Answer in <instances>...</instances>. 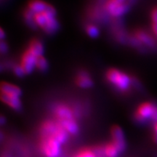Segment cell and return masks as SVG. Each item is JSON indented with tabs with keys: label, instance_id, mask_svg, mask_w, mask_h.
Masks as SVG:
<instances>
[{
	"label": "cell",
	"instance_id": "1",
	"mask_svg": "<svg viewBox=\"0 0 157 157\" xmlns=\"http://www.w3.org/2000/svg\"><path fill=\"white\" fill-rule=\"evenodd\" d=\"M106 80L120 92H127L130 88L132 79L129 75L117 68H111L105 74Z\"/></svg>",
	"mask_w": 157,
	"mask_h": 157
},
{
	"label": "cell",
	"instance_id": "2",
	"mask_svg": "<svg viewBox=\"0 0 157 157\" xmlns=\"http://www.w3.org/2000/svg\"><path fill=\"white\" fill-rule=\"evenodd\" d=\"M61 146L52 137L41 138V151L45 157H60L62 153Z\"/></svg>",
	"mask_w": 157,
	"mask_h": 157
},
{
	"label": "cell",
	"instance_id": "3",
	"mask_svg": "<svg viewBox=\"0 0 157 157\" xmlns=\"http://www.w3.org/2000/svg\"><path fill=\"white\" fill-rule=\"evenodd\" d=\"M156 105V104L151 102H145L140 104L134 114L135 120L139 123H144L148 120H151Z\"/></svg>",
	"mask_w": 157,
	"mask_h": 157
},
{
	"label": "cell",
	"instance_id": "4",
	"mask_svg": "<svg viewBox=\"0 0 157 157\" xmlns=\"http://www.w3.org/2000/svg\"><path fill=\"white\" fill-rule=\"evenodd\" d=\"M129 5L126 3H120L117 0H108L105 4V10L112 17H119L128 12Z\"/></svg>",
	"mask_w": 157,
	"mask_h": 157
},
{
	"label": "cell",
	"instance_id": "5",
	"mask_svg": "<svg viewBox=\"0 0 157 157\" xmlns=\"http://www.w3.org/2000/svg\"><path fill=\"white\" fill-rule=\"evenodd\" d=\"M37 57L31 53L29 49H26L21 58V63L20 65L23 69L24 70L25 74H30L34 71L36 68Z\"/></svg>",
	"mask_w": 157,
	"mask_h": 157
},
{
	"label": "cell",
	"instance_id": "6",
	"mask_svg": "<svg viewBox=\"0 0 157 157\" xmlns=\"http://www.w3.org/2000/svg\"><path fill=\"white\" fill-rule=\"evenodd\" d=\"M111 135L112 143L118 148L119 153L124 151L127 148V143L122 129L117 125L113 126L111 129Z\"/></svg>",
	"mask_w": 157,
	"mask_h": 157
},
{
	"label": "cell",
	"instance_id": "7",
	"mask_svg": "<svg viewBox=\"0 0 157 157\" xmlns=\"http://www.w3.org/2000/svg\"><path fill=\"white\" fill-rule=\"evenodd\" d=\"M53 113L58 121L76 119L74 111L68 105L65 104L59 103L56 105L54 107Z\"/></svg>",
	"mask_w": 157,
	"mask_h": 157
},
{
	"label": "cell",
	"instance_id": "8",
	"mask_svg": "<svg viewBox=\"0 0 157 157\" xmlns=\"http://www.w3.org/2000/svg\"><path fill=\"white\" fill-rule=\"evenodd\" d=\"M60 127V124L57 121L46 120L41 124L40 135L41 138L50 137L55 134L57 129Z\"/></svg>",
	"mask_w": 157,
	"mask_h": 157
},
{
	"label": "cell",
	"instance_id": "9",
	"mask_svg": "<svg viewBox=\"0 0 157 157\" xmlns=\"http://www.w3.org/2000/svg\"><path fill=\"white\" fill-rule=\"evenodd\" d=\"M134 36L138 39L143 46L144 45L149 48H155L156 47V39L146 31L142 29L136 30L134 33Z\"/></svg>",
	"mask_w": 157,
	"mask_h": 157
},
{
	"label": "cell",
	"instance_id": "10",
	"mask_svg": "<svg viewBox=\"0 0 157 157\" xmlns=\"http://www.w3.org/2000/svg\"><path fill=\"white\" fill-rule=\"evenodd\" d=\"M75 82L78 87L81 88H90L93 87V78L86 71H80L76 76Z\"/></svg>",
	"mask_w": 157,
	"mask_h": 157
},
{
	"label": "cell",
	"instance_id": "11",
	"mask_svg": "<svg viewBox=\"0 0 157 157\" xmlns=\"http://www.w3.org/2000/svg\"><path fill=\"white\" fill-rule=\"evenodd\" d=\"M1 100L3 103H5L6 105H7L15 111H20L22 109V103H21L19 97H15V96H10L1 93Z\"/></svg>",
	"mask_w": 157,
	"mask_h": 157
},
{
	"label": "cell",
	"instance_id": "12",
	"mask_svg": "<svg viewBox=\"0 0 157 157\" xmlns=\"http://www.w3.org/2000/svg\"><path fill=\"white\" fill-rule=\"evenodd\" d=\"M1 92L5 95L20 97L22 95V91L21 88L15 84L7 83V82H2L1 84Z\"/></svg>",
	"mask_w": 157,
	"mask_h": 157
},
{
	"label": "cell",
	"instance_id": "13",
	"mask_svg": "<svg viewBox=\"0 0 157 157\" xmlns=\"http://www.w3.org/2000/svg\"><path fill=\"white\" fill-rule=\"evenodd\" d=\"M57 121L61 125L63 128L69 135H76L78 134V132H79V127H78V124L77 122H76V119Z\"/></svg>",
	"mask_w": 157,
	"mask_h": 157
},
{
	"label": "cell",
	"instance_id": "14",
	"mask_svg": "<svg viewBox=\"0 0 157 157\" xmlns=\"http://www.w3.org/2000/svg\"><path fill=\"white\" fill-rule=\"evenodd\" d=\"M49 4L42 0H30L28 3V8L34 14L44 13L48 8Z\"/></svg>",
	"mask_w": 157,
	"mask_h": 157
},
{
	"label": "cell",
	"instance_id": "15",
	"mask_svg": "<svg viewBox=\"0 0 157 157\" xmlns=\"http://www.w3.org/2000/svg\"><path fill=\"white\" fill-rule=\"evenodd\" d=\"M29 51L34 55L35 56L39 58V57L43 56V54H44V45L41 42L40 40L37 39H34L29 42Z\"/></svg>",
	"mask_w": 157,
	"mask_h": 157
},
{
	"label": "cell",
	"instance_id": "16",
	"mask_svg": "<svg viewBox=\"0 0 157 157\" xmlns=\"http://www.w3.org/2000/svg\"><path fill=\"white\" fill-rule=\"evenodd\" d=\"M34 15V13L30 10L28 7L23 11V18H24L25 22L29 25V28H31V29H36L38 28L36 24V22H35Z\"/></svg>",
	"mask_w": 157,
	"mask_h": 157
},
{
	"label": "cell",
	"instance_id": "17",
	"mask_svg": "<svg viewBox=\"0 0 157 157\" xmlns=\"http://www.w3.org/2000/svg\"><path fill=\"white\" fill-rule=\"evenodd\" d=\"M59 29V23L56 17H52L48 21V24L43 29V31L46 33L47 34L52 35L57 32Z\"/></svg>",
	"mask_w": 157,
	"mask_h": 157
},
{
	"label": "cell",
	"instance_id": "18",
	"mask_svg": "<svg viewBox=\"0 0 157 157\" xmlns=\"http://www.w3.org/2000/svg\"><path fill=\"white\" fill-rule=\"evenodd\" d=\"M105 157H117L120 154L118 148L112 142L107 143L104 146Z\"/></svg>",
	"mask_w": 157,
	"mask_h": 157
},
{
	"label": "cell",
	"instance_id": "19",
	"mask_svg": "<svg viewBox=\"0 0 157 157\" xmlns=\"http://www.w3.org/2000/svg\"><path fill=\"white\" fill-rule=\"evenodd\" d=\"M49 64L47 59L44 58V56H41L37 58L36 60V68H37L39 71L44 72L48 69Z\"/></svg>",
	"mask_w": 157,
	"mask_h": 157
},
{
	"label": "cell",
	"instance_id": "20",
	"mask_svg": "<svg viewBox=\"0 0 157 157\" xmlns=\"http://www.w3.org/2000/svg\"><path fill=\"white\" fill-rule=\"evenodd\" d=\"M85 31L88 36L91 38H97L100 34L99 29L95 25L93 24L87 25L85 28Z\"/></svg>",
	"mask_w": 157,
	"mask_h": 157
},
{
	"label": "cell",
	"instance_id": "21",
	"mask_svg": "<svg viewBox=\"0 0 157 157\" xmlns=\"http://www.w3.org/2000/svg\"><path fill=\"white\" fill-rule=\"evenodd\" d=\"M151 17L152 30L154 31L155 35L157 36V7H154L152 10Z\"/></svg>",
	"mask_w": 157,
	"mask_h": 157
},
{
	"label": "cell",
	"instance_id": "22",
	"mask_svg": "<svg viewBox=\"0 0 157 157\" xmlns=\"http://www.w3.org/2000/svg\"><path fill=\"white\" fill-rule=\"evenodd\" d=\"M74 157H96L93 149L84 148L78 151Z\"/></svg>",
	"mask_w": 157,
	"mask_h": 157
},
{
	"label": "cell",
	"instance_id": "23",
	"mask_svg": "<svg viewBox=\"0 0 157 157\" xmlns=\"http://www.w3.org/2000/svg\"><path fill=\"white\" fill-rule=\"evenodd\" d=\"M13 71L15 74V76H17V77H23V76L25 75V73L24 70L23 69V68L21 67V65H14L13 67Z\"/></svg>",
	"mask_w": 157,
	"mask_h": 157
},
{
	"label": "cell",
	"instance_id": "24",
	"mask_svg": "<svg viewBox=\"0 0 157 157\" xmlns=\"http://www.w3.org/2000/svg\"><path fill=\"white\" fill-rule=\"evenodd\" d=\"M93 151L94 154H95L96 157H105L104 146H98L94 147Z\"/></svg>",
	"mask_w": 157,
	"mask_h": 157
},
{
	"label": "cell",
	"instance_id": "25",
	"mask_svg": "<svg viewBox=\"0 0 157 157\" xmlns=\"http://www.w3.org/2000/svg\"><path fill=\"white\" fill-rule=\"evenodd\" d=\"M8 50V46H7V43L4 42V41H2L1 44H0V51L2 54L6 53Z\"/></svg>",
	"mask_w": 157,
	"mask_h": 157
},
{
	"label": "cell",
	"instance_id": "26",
	"mask_svg": "<svg viewBox=\"0 0 157 157\" xmlns=\"http://www.w3.org/2000/svg\"><path fill=\"white\" fill-rule=\"evenodd\" d=\"M153 138H154V142L157 143V122L154 124V136H153Z\"/></svg>",
	"mask_w": 157,
	"mask_h": 157
},
{
	"label": "cell",
	"instance_id": "27",
	"mask_svg": "<svg viewBox=\"0 0 157 157\" xmlns=\"http://www.w3.org/2000/svg\"><path fill=\"white\" fill-rule=\"evenodd\" d=\"M0 32H1V36H0V37H1L2 41H4V39H5V32H4V30L2 29H0Z\"/></svg>",
	"mask_w": 157,
	"mask_h": 157
},
{
	"label": "cell",
	"instance_id": "28",
	"mask_svg": "<svg viewBox=\"0 0 157 157\" xmlns=\"http://www.w3.org/2000/svg\"><path fill=\"white\" fill-rule=\"evenodd\" d=\"M0 122H1L2 124H5V117H3V116H2V117H1V119H0Z\"/></svg>",
	"mask_w": 157,
	"mask_h": 157
},
{
	"label": "cell",
	"instance_id": "29",
	"mask_svg": "<svg viewBox=\"0 0 157 157\" xmlns=\"http://www.w3.org/2000/svg\"><path fill=\"white\" fill-rule=\"evenodd\" d=\"M117 1L120 3H125V0H117Z\"/></svg>",
	"mask_w": 157,
	"mask_h": 157
}]
</instances>
